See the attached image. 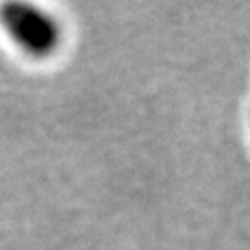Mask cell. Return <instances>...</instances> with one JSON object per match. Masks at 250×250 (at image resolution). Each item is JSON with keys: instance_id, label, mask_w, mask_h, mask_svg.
<instances>
[{"instance_id": "6da1fadb", "label": "cell", "mask_w": 250, "mask_h": 250, "mask_svg": "<svg viewBox=\"0 0 250 250\" xmlns=\"http://www.w3.org/2000/svg\"><path fill=\"white\" fill-rule=\"evenodd\" d=\"M0 24L11 43L32 58L50 56L62 41L60 22L30 2H4L0 6Z\"/></svg>"}]
</instances>
